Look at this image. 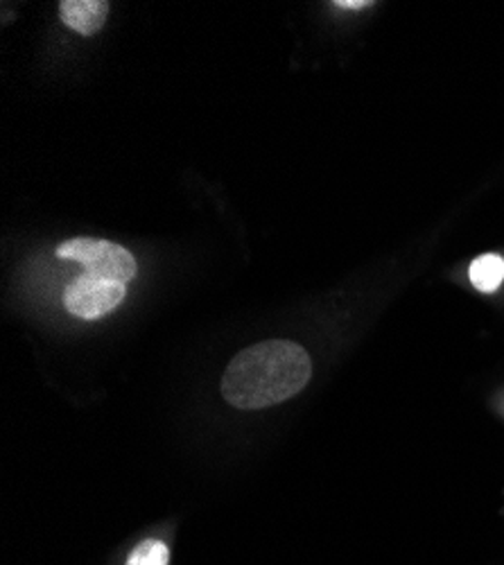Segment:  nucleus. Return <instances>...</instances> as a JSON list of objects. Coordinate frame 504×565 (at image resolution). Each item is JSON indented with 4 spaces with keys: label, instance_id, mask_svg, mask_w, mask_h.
<instances>
[{
    "label": "nucleus",
    "instance_id": "1",
    "mask_svg": "<svg viewBox=\"0 0 504 565\" xmlns=\"http://www.w3.org/2000/svg\"><path fill=\"white\" fill-rule=\"evenodd\" d=\"M312 362L303 347L269 340L240 351L222 375V396L238 409H262L297 396L310 381Z\"/></svg>",
    "mask_w": 504,
    "mask_h": 565
},
{
    "label": "nucleus",
    "instance_id": "2",
    "mask_svg": "<svg viewBox=\"0 0 504 565\" xmlns=\"http://www.w3.org/2000/svg\"><path fill=\"white\" fill-rule=\"evenodd\" d=\"M57 256L62 260H73L86 267V274L111 278L127 282L136 276V260L133 256L109 241L96 238H73L57 247Z\"/></svg>",
    "mask_w": 504,
    "mask_h": 565
},
{
    "label": "nucleus",
    "instance_id": "3",
    "mask_svg": "<svg viewBox=\"0 0 504 565\" xmlns=\"http://www.w3.org/2000/svg\"><path fill=\"white\" fill-rule=\"evenodd\" d=\"M125 299V282L84 274L64 292V306L79 319H100Z\"/></svg>",
    "mask_w": 504,
    "mask_h": 565
},
{
    "label": "nucleus",
    "instance_id": "4",
    "mask_svg": "<svg viewBox=\"0 0 504 565\" xmlns=\"http://www.w3.org/2000/svg\"><path fill=\"white\" fill-rule=\"evenodd\" d=\"M60 14L71 30L90 36L103 30L109 14V3L107 0H64V3H60Z\"/></svg>",
    "mask_w": 504,
    "mask_h": 565
},
{
    "label": "nucleus",
    "instance_id": "5",
    "mask_svg": "<svg viewBox=\"0 0 504 565\" xmlns=\"http://www.w3.org/2000/svg\"><path fill=\"white\" fill-rule=\"evenodd\" d=\"M504 280V260L497 254H484L471 265V282L480 292H495Z\"/></svg>",
    "mask_w": 504,
    "mask_h": 565
},
{
    "label": "nucleus",
    "instance_id": "6",
    "mask_svg": "<svg viewBox=\"0 0 504 565\" xmlns=\"http://www.w3.org/2000/svg\"><path fill=\"white\" fill-rule=\"evenodd\" d=\"M170 552L161 541H143L136 547L125 565H168Z\"/></svg>",
    "mask_w": 504,
    "mask_h": 565
},
{
    "label": "nucleus",
    "instance_id": "7",
    "mask_svg": "<svg viewBox=\"0 0 504 565\" xmlns=\"http://www.w3.org/2000/svg\"><path fill=\"white\" fill-rule=\"evenodd\" d=\"M374 3L372 0H337L335 8H342V10H362V8H372Z\"/></svg>",
    "mask_w": 504,
    "mask_h": 565
}]
</instances>
